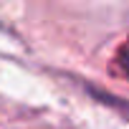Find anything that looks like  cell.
Wrapping results in <instances>:
<instances>
[{
	"mask_svg": "<svg viewBox=\"0 0 129 129\" xmlns=\"http://www.w3.org/2000/svg\"><path fill=\"white\" fill-rule=\"evenodd\" d=\"M116 66H119V71H121L124 76H129V46H124V48L119 51V56H116Z\"/></svg>",
	"mask_w": 129,
	"mask_h": 129,
	"instance_id": "obj_1",
	"label": "cell"
}]
</instances>
